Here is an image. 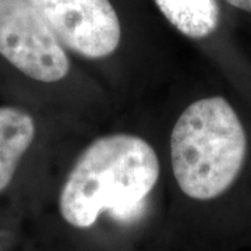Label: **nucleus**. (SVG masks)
<instances>
[{"instance_id":"f03ea898","label":"nucleus","mask_w":251,"mask_h":251,"mask_svg":"<svg viewBox=\"0 0 251 251\" xmlns=\"http://www.w3.org/2000/svg\"><path fill=\"white\" fill-rule=\"evenodd\" d=\"M247 137L233 106L222 97L196 100L171 135L172 168L181 191L208 201L229 190L242 171Z\"/></svg>"},{"instance_id":"20e7f679","label":"nucleus","mask_w":251,"mask_h":251,"mask_svg":"<svg viewBox=\"0 0 251 251\" xmlns=\"http://www.w3.org/2000/svg\"><path fill=\"white\" fill-rule=\"evenodd\" d=\"M64 48L90 59L117 49L122 28L109 0H29Z\"/></svg>"},{"instance_id":"f257e3e1","label":"nucleus","mask_w":251,"mask_h":251,"mask_svg":"<svg viewBox=\"0 0 251 251\" xmlns=\"http://www.w3.org/2000/svg\"><path fill=\"white\" fill-rule=\"evenodd\" d=\"M159 179V161L141 137L110 134L90 144L74 163L59 196L63 219L90 227L100 212L130 222L143 214Z\"/></svg>"},{"instance_id":"423d86ee","label":"nucleus","mask_w":251,"mask_h":251,"mask_svg":"<svg viewBox=\"0 0 251 251\" xmlns=\"http://www.w3.org/2000/svg\"><path fill=\"white\" fill-rule=\"evenodd\" d=\"M155 3L172 25L186 36L205 38L218 27L216 0H155Z\"/></svg>"},{"instance_id":"0eeeda50","label":"nucleus","mask_w":251,"mask_h":251,"mask_svg":"<svg viewBox=\"0 0 251 251\" xmlns=\"http://www.w3.org/2000/svg\"><path fill=\"white\" fill-rule=\"evenodd\" d=\"M230 6H233L236 9L244 10L251 13V0H226Z\"/></svg>"},{"instance_id":"7ed1b4c3","label":"nucleus","mask_w":251,"mask_h":251,"mask_svg":"<svg viewBox=\"0 0 251 251\" xmlns=\"http://www.w3.org/2000/svg\"><path fill=\"white\" fill-rule=\"evenodd\" d=\"M0 57L42 84L62 81L72 67L64 45L29 0H0Z\"/></svg>"},{"instance_id":"39448f33","label":"nucleus","mask_w":251,"mask_h":251,"mask_svg":"<svg viewBox=\"0 0 251 251\" xmlns=\"http://www.w3.org/2000/svg\"><path fill=\"white\" fill-rule=\"evenodd\" d=\"M36 135L34 117L13 105L0 106V194L9 187Z\"/></svg>"}]
</instances>
